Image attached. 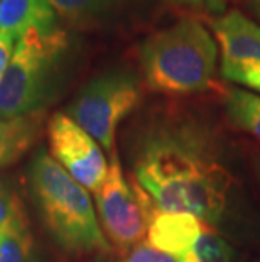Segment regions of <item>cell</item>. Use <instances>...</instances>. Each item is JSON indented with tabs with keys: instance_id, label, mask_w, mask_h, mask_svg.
<instances>
[{
	"instance_id": "cell-1",
	"label": "cell",
	"mask_w": 260,
	"mask_h": 262,
	"mask_svg": "<svg viewBox=\"0 0 260 262\" xmlns=\"http://www.w3.org/2000/svg\"><path fill=\"white\" fill-rule=\"evenodd\" d=\"M135 183L162 211L198 216L220 227L231 208L235 180L217 129L181 105L152 110L137 136Z\"/></svg>"
},
{
	"instance_id": "cell-2",
	"label": "cell",
	"mask_w": 260,
	"mask_h": 262,
	"mask_svg": "<svg viewBox=\"0 0 260 262\" xmlns=\"http://www.w3.org/2000/svg\"><path fill=\"white\" fill-rule=\"evenodd\" d=\"M147 86L162 95H195L213 85L218 68L217 39L198 19L176 24L147 36L139 46Z\"/></svg>"
},
{
	"instance_id": "cell-3",
	"label": "cell",
	"mask_w": 260,
	"mask_h": 262,
	"mask_svg": "<svg viewBox=\"0 0 260 262\" xmlns=\"http://www.w3.org/2000/svg\"><path fill=\"white\" fill-rule=\"evenodd\" d=\"M31 185L44 222L64 250L83 254L110 249L90 194L46 150L32 163Z\"/></svg>"
},
{
	"instance_id": "cell-4",
	"label": "cell",
	"mask_w": 260,
	"mask_h": 262,
	"mask_svg": "<svg viewBox=\"0 0 260 262\" xmlns=\"http://www.w3.org/2000/svg\"><path fill=\"white\" fill-rule=\"evenodd\" d=\"M69 36L61 27L20 36L0 80V119L42 112L56 93L68 58Z\"/></svg>"
},
{
	"instance_id": "cell-5",
	"label": "cell",
	"mask_w": 260,
	"mask_h": 262,
	"mask_svg": "<svg viewBox=\"0 0 260 262\" xmlns=\"http://www.w3.org/2000/svg\"><path fill=\"white\" fill-rule=\"evenodd\" d=\"M140 98L142 86L135 73L124 68L110 70L81 88L69 103L68 117L112 156L117 152V127L134 112Z\"/></svg>"
},
{
	"instance_id": "cell-6",
	"label": "cell",
	"mask_w": 260,
	"mask_h": 262,
	"mask_svg": "<svg viewBox=\"0 0 260 262\" xmlns=\"http://www.w3.org/2000/svg\"><path fill=\"white\" fill-rule=\"evenodd\" d=\"M98 215L105 233L120 250L129 252L147 235L149 220L157 206L135 181L125 180L117 152L110 156L108 174L97 191Z\"/></svg>"
},
{
	"instance_id": "cell-7",
	"label": "cell",
	"mask_w": 260,
	"mask_h": 262,
	"mask_svg": "<svg viewBox=\"0 0 260 262\" xmlns=\"http://www.w3.org/2000/svg\"><path fill=\"white\" fill-rule=\"evenodd\" d=\"M49 147L76 183L97 193L107 180L108 164L102 147L71 117L54 114L48 124Z\"/></svg>"
},
{
	"instance_id": "cell-8",
	"label": "cell",
	"mask_w": 260,
	"mask_h": 262,
	"mask_svg": "<svg viewBox=\"0 0 260 262\" xmlns=\"http://www.w3.org/2000/svg\"><path fill=\"white\" fill-rule=\"evenodd\" d=\"M206 224L191 213L156 210L149 220L147 244L159 252L176 259L200 241Z\"/></svg>"
},
{
	"instance_id": "cell-9",
	"label": "cell",
	"mask_w": 260,
	"mask_h": 262,
	"mask_svg": "<svg viewBox=\"0 0 260 262\" xmlns=\"http://www.w3.org/2000/svg\"><path fill=\"white\" fill-rule=\"evenodd\" d=\"M211 31L221 49V64L260 61V26L231 9L211 20Z\"/></svg>"
},
{
	"instance_id": "cell-10",
	"label": "cell",
	"mask_w": 260,
	"mask_h": 262,
	"mask_svg": "<svg viewBox=\"0 0 260 262\" xmlns=\"http://www.w3.org/2000/svg\"><path fill=\"white\" fill-rule=\"evenodd\" d=\"M58 15L46 0H0V32L15 39L29 31H53Z\"/></svg>"
},
{
	"instance_id": "cell-11",
	"label": "cell",
	"mask_w": 260,
	"mask_h": 262,
	"mask_svg": "<svg viewBox=\"0 0 260 262\" xmlns=\"http://www.w3.org/2000/svg\"><path fill=\"white\" fill-rule=\"evenodd\" d=\"M58 19L73 27H91L147 0H46Z\"/></svg>"
},
{
	"instance_id": "cell-12",
	"label": "cell",
	"mask_w": 260,
	"mask_h": 262,
	"mask_svg": "<svg viewBox=\"0 0 260 262\" xmlns=\"http://www.w3.org/2000/svg\"><path fill=\"white\" fill-rule=\"evenodd\" d=\"M42 112L14 119H0V168L17 161L37 141L41 132Z\"/></svg>"
},
{
	"instance_id": "cell-13",
	"label": "cell",
	"mask_w": 260,
	"mask_h": 262,
	"mask_svg": "<svg viewBox=\"0 0 260 262\" xmlns=\"http://www.w3.org/2000/svg\"><path fill=\"white\" fill-rule=\"evenodd\" d=\"M221 102L230 124L260 144V95L239 86H226Z\"/></svg>"
},
{
	"instance_id": "cell-14",
	"label": "cell",
	"mask_w": 260,
	"mask_h": 262,
	"mask_svg": "<svg viewBox=\"0 0 260 262\" xmlns=\"http://www.w3.org/2000/svg\"><path fill=\"white\" fill-rule=\"evenodd\" d=\"M32 235L27 219L0 225V262H31Z\"/></svg>"
},
{
	"instance_id": "cell-15",
	"label": "cell",
	"mask_w": 260,
	"mask_h": 262,
	"mask_svg": "<svg viewBox=\"0 0 260 262\" xmlns=\"http://www.w3.org/2000/svg\"><path fill=\"white\" fill-rule=\"evenodd\" d=\"M233 247L208 225L195 247L178 255L174 262H233Z\"/></svg>"
},
{
	"instance_id": "cell-16",
	"label": "cell",
	"mask_w": 260,
	"mask_h": 262,
	"mask_svg": "<svg viewBox=\"0 0 260 262\" xmlns=\"http://www.w3.org/2000/svg\"><path fill=\"white\" fill-rule=\"evenodd\" d=\"M221 75L235 85L248 88V92L260 95V61L221 64Z\"/></svg>"
},
{
	"instance_id": "cell-17",
	"label": "cell",
	"mask_w": 260,
	"mask_h": 262,
	"mask_svg": "<svg viewBox=\"0 0 260 262\" xmlns=\"http://www.w3.org/2000/svg\"><path fill=\"white\" fill-rule=\"evenodd\" d=\"M19 219H26L20 200L4 185H0V225Z\"/></svg>"
},
{
	"instance_id": "cell-18",
	"label": "cell",
	"mask_w": 260,
	"mask_h": 262,
	"mask_svg": "<svg viewBox=\"0 0 260 262\" xmlns=\"http://www.w3.org/2000/svg\"><path fill=\"white\" fill-rule=\"evenodd\" d=\"M169 2L174 5H179V7L198 10V12L220 15L225 12V7L230 0H169Z\"/></svg>"
},
{
	"instance_id": "cell-19",
	"label": "cell",
	"mask_w": 260,
	"mask_h": 262,
	"mask_svg": "<svg viewBox=\"0 0 260 262\" xmlns=\"http://www.w3.org/2000/svg\"><path fill=\"white\" fill-rule=\"evenodd\" d=\"M14 41L15 37L7 32H0V80L7 70V66L12 58V49H14Z\"/></svg>"
},
{
	"instance_id": "cell-20",
	"label": "cell",
	"mask_w": 260,
	"mask_h": 262,
	"mask_svg": "<svg viewBox=\"0 0 260 262\" xmlns=\"http://www.w3.org/2000/svg\"><path fill=\"white\" fill-rule=\"evenodd\" d=\"M250 166H252L253 174H255V180L258 181V185H260V150H255V152H252Z\"/></svg>"
},
{
	"instance_id": "cell-21",
	"label": "cell",
	"mask_w": 260,
	"mask_h": 262,
	"mask_svg": "<svg viewBox=\"0 0 260 262\" xmlns=\"http://www.w3.org/2000/svg\"><path fill=\"white\" fill-rule=\"evenodd\" d=\"M248 7H250V10L253 12V15L260 20V0H247Z\"/></svg>"
},
{
	"instance_id": "cell-22",
	"label": "cell",
	"mask_w": 260,
	"mask_h": 262,
	"mask_svg": "<svg viewBox=\"0 0 260 262\" xmlns=\"http://www.w3.org/2000/svg\"><path fill=\"white\" fill-rule=\"evenodd\" d=\"M258 262H260V260H258Z\"/></svg>"
}]
</instances>
